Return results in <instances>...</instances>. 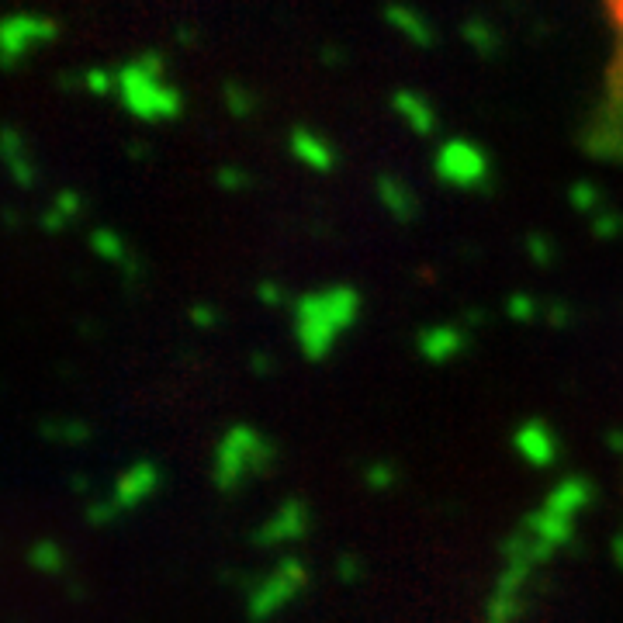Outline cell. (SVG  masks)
<instances>
[{
    "mask_svg": "<svg viewBox=\"0 0 623 623\" xmlns=\"http://www.w3.org/2000/svg\"><path fill=\"white\" fill-rule=\"evenodd\" d=\"M118 90H122V104L142 122H170L184 108L180 90L167 84V56L160 49L139 52V59L122 66Z\"/></svg>",
    "mask_w": 623,
    "mask_h": 623,
    "instance_id": "obj_1",
    "label": "cell"
},
{
    "mask_svg": "<svg viewBox=\"0 0 623 623\" xmlns=\"http://www.w3.org/2000/svg\"><path fill=\"white\" fill-rule=\"evenodd\" d=\"M357 295L350 288H329L298 302V340L309 357H319L333 347L336 333L350 326L357 315Z\"/></svg>",
    "mask_w": 623,
    "mask_h": 623,
    "instance_id": "obj_2",
    "label": "cell"
},
{
    "mask_svg": "<svg viewBox=\"0 0 623 623\" xmlns=\"http://www.w3.org/2000/svg\"><path fill=\"white\" fill-rule=\"evenodd\" d=\"M437 174L454 187H482L489 180V160L471 142L450 139L437 153Z\"/></svg>",
    "mask_w": 623,
    "mask_h": 623,
    "instance_id": "obj_3",
    "label": "cell"
},
{
    "mask_svg": "<svg viewBox=\"0 0 623 623\" xmlns=\"http://www.w3.org/2000/svg\"><path fill=\"white\" fill-rule=\"evenodd\" d=\"M56 21L42 18V14H7L4 21V66L14 70L18 59L35 45H45L56 39Z\"/></svg>",
    "mask_w": 623,
    "mask_h": 623,
    "instance_id": "obj_4",
    "label": "cell"
},
{
    "mask_svg": "<svg viewBox=\"0 0 623 623\" xmlns=\"http://www.w3.org/2000/svg\"><path fill=\"white\" fill-rule=\"evenodd\" d=\"M267 457V447L260 444V437L253 430H236L229 440L222 444V454H219V482L225 489H232V485L239 482V478L246 475V471H253L260 461Z\"/></svg>",
    "mask_w": 623,
    "mask_h": 623,
    "instance_id": "obj_5",
    "label": "cell"
},
{
    "mask_svg": "<svg viewBox=\"0 0 623 623\" xmlns=\"http://www.w3.org/2000/svg\"><path fill=\"white\" fill-rule=\"evenodd\" d=\"M291 153H295L305 167L319 170V174H326V170L336 167L333 146H329L319 132H312L309 125H295V129H291Z\"/></svg>",
    "mask_w": 623,
    "mask_h": 623,
    "instance_id": "obj_6",
    "label": "cell"
},
{
    "mask_svg": "<svg viewBox=\"0 0 623 623\" xmlns=\"http://www.w3.org/2000/svg\"><path fill=\"white\" fill-rule=\"evenodd\" d=\"M385 21L392 28H399L405 39H409L412 45H419V49H430V45L437 42V32H433V25L419 11H412V7L388 4L385 7Z\"/></svg>",
    "mask_w": 623,
    "mask_h": 623,
    "instance_id": "obj_7",
    "label": "cell"
},
{
    "mask_svg": "<svg viewBox=\"0 0 623 623\" xmlns=\"http://www.w3.org/2000/svg\"><path fill=\"white\" fill-rule=\"evenodd\" d=\"M392 108L402 115V122L409 125L412 132L419 135H430L437 129V111H433V104L426 101L423 94H412V90H399V94L392 97Z\"/></svg>",
    "mask_w": 623,
    "mask_h": 623,
    "instance_id": "obj_8",
    "label": "cell"
},
{
    "mask_svg": "<svg viewBox=\"0 0 623 623\" xmlns=\"http://www.w3.org/2000/svg\"><path fill=\"white\" fill-rule=\"evenodd\" d=\"M378 194H381V201H385V208L399 222H412V219H416L419 201H416V194H412L399 177H381L378 180Z\"/></svg>",
    "mask_w": 623,
    "mask_h": 623,
    "instance_id": "obj_9",
    "label": "cell"
},
{
    "mask_svg": "<svg viewBox=\"0 0 623 623\" xmlns=\"http://www.w3.org/2000/svg\"><path fill=\"white\" fill-rule=\"evenodd\" d=\"M461 35H464V42H468L482 59L499 56V45H502L499 28H495L489 18H482V14H471V18L461 25Z\"/></svg>",
    "mask_w": 623,
    "mask_h": 623,
    "instance_id": "obj_10",
    "label": "cell"
},
{
    "mask_svg": "<svg viewBox=\"0 0 623 623\" xmlns=\"http://www.w3.org/2000/svg\"><path fill=\"white\" fill-rule=\"evenodd\" d=\"M298 579H302V572H298L295 561H291V565H284V568H277L274 582H270L264 592H257V606H253V613H257V617H267V613L274 610V606L281 603L288 592L298 589Z\"/></svg>",
    "mask_w": 623,
    "mask_h": 623,
    "instance_id": "obj_11",
    "label": "cell"
},
{
    "mask_svg": "<svg viewBox=\"0 0 623 623\" xmlns=\"http://www.w3.org/2000/svg\"><path fill=\"white\" fill-rule=\"evenodd\" d=\"M4 149H7V167H11L14 180H18L21 187H32L35 184L32 156L25 153V146H21V135H18L14 125H7V129H4Z\"/></svg>",
    "mask_w": 623,
    "mask_h": 623,
    "instance_id": "obj_12",
    "label": "cell"
},
{
    "mask_svg": "<svg viewBox=\"0 0 623 623\" xmlns=\"http://www.w3.org/2000/svg\"><path fill=\"white\" fill-rule=\"evenodd\" d=\"M520 450L534 464H547L554 457V440L544 426H523L520 430Z\"/></svg>",
    "mask_w": 623,
    "mask_h": 623,
    "instance_id": "obj_13",
    "label": "cell"
},
{
    "mask_svg": "<svg viewBox=\"0 0 623 623\" xmlns=\"http://www.w3.org/2000/svg\"><path fill=\"white\" fill-rule=\"evenodd\" d=\"M153 485H156V471L149 468V464H135L129 471V478L122 482V489H118V502H122V506H135Z\"/></svg>",
    "mask_w": 623,
    "mask_h": 623,
    "instance_id": "obj_14",
    "label": "cell"
},
{
    "mask_svg": "<svg viewBox=\"0 0 623 623\" xmlns=\"http://www.w3.org/2000/svg\"><path fill=\"white\" fill-rule=\"evenodd\" d=\"M419 347H423V354H426V357L444 360V357L454 354L457 347H461V336H457L450 326H433V329H426V333H423Z\"/></svg>",
    "mask_w": 623,
    "mask_h": 623,
    "instance_id": "obj_15",
    "label": "cell"
},
{
    "mask_svg": "<svg viewBox=\"0 0 623 623\" xmlns=\"http://www.w3.org/2000/svg\"><path fill=\"white\" fill-rule=\"evenodd\" d=\"M222 94H225V108H229L236 118H250L253 111H257V94H253L250 87L236 84V80L222 84Z\"/></svg>",
    "mask_w": 623,
    "mask_h": 623,
    "instance_id": "obj_16",
    "label": "cell"
},
{
    "mask_svg": "<svg viewBox=\"0 0 623 623\" xmlns=\"http://www.w3.org/2000/svg\"><path fill=\"white\" fill-rule=\"evenodd\" d=\"M80 205H84V201H80V194L63 191L56 198V205H52V212L45 215V229H63L66 219H73V215L80 212Z\"/></svg>",
    "mask_w": 623,
    "mask_h": 623,
    "instance_id": "obj_17",
    "label": "cell"
},
{
    "mask_svg": "<svg viewBox=\"0 0 623 623\" xmlns=\"http://www.w3.org/2000/svg\"><path fill=\"white\" fill-rule=\"evenodd\" d=\"M115 84H118V80L111 77V70H87L84 73V87L90 90V94H97V97H108Z\"/></svg>",
    "mask_w": 623,
    "mask_h": 623,
    "instance_id": "obj_18",
    "label": "cell"
},
{
    "mask_svg": "<svg viewBox=\"0 0 623 623\" xmlns=\"http://www.w3.org/2000/svg\"><path fill=\"white\" fill-rule=\"evenodd\" d=\"M572 205L579 208V212H592V208H599V191L592 184H575L572 187Z\"/></svg>",
    "mask_w": 623,
    "mask_h": 623,
    "instance_id": "obj_19",
    "label": "cell"
},
{
    "mask_svg": "<svg viewBox=\"0 0 623 623\" xmlns=\"http://www.w3.org/2000/svg\"><path fill=\"white\" fill-rule=\"evenodd\" d=\"M94 250L104 253V257H111V260H122V239H118L115 232H97Z\"/></svg>",
    "mask_w": 623,
    "mask_h": 623,
    "instance_id": "obj_20",
    "label": "cell"
},
{
    "mask_svg": "<svg viewBox=\"0 0 623 623\" xmlns=\"http://www.w3.org/2000/svg\"><path fill=\"white\" fill-rule=\"evenodd\" d=\"M620 229H623V219H620L617 212H613V208H606V212L596 219V232H599V236H617Z\"/></svg>",
    "mask_w": 623,
    "mask_h": 623,
    "instance_id": "obj_21",
    "label": "cell"
},
{
    "mask_svg": "<svg viewBox=\"0 0 623 623\" xmlns=\"http://www.w3.org/2000/svg\"><path fill=\"white\" fill-rule=\"evenodd\" d=\"M219 184H222V187H246V184H250V174L225 167V170H219Z\"/></svg>",
    "mask_w": 623,
    "mask_h": 623,
    "instance_id": "obj_22",
    "label": "cell"
},
{
    "mask_svg": "<svg viewBox=\"0 0 623 623\" xmlns=\"http://www.w3.org/2000/svg\"><path fill=\"white\" fill-rule=\"evenodd\" d=\"M530 253H534V257L540 260V264H547V260H551V250H547V246H544V239H540V236L530 239Z\"/></svg>",
    "mask_w": 623,
    "mask_h": 623,
    "instance_id": "obj_23",
    "label": "cell"
},
{
    "mask_svg": "<svg viewBox=\"0 0 623 623\" xmlns=\"http://www.w3.org/2000/svg\"><path fill=\"white\" fill-rule=\"evenodd\" d=\"M530 312H534V305L523 302V298H513V315H516V319H523V315H530Z\"/></svg>",
    "mask_w": 623,
    "mask_h": 623,
    "instance_id": "obj_24",
    "label": "cell"
},
{
    "mask_svg": "<svg viewBox=\"0 0 623 623\" xmlns=\"http://www.w3.org/2000/svg\"><path fill=\"white\" fill-rule=\"evenodd\" d=\"M322 56H326V63H343V56H340V52H336V49H326V52H322Z\"/></svg>",
    "mask_w": 623,
    "mask_h": 623,
    "instance_id": "obj_25",
    "label": "cell"
}]
</instances>
